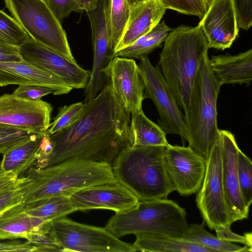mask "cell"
Segmentation results:
<instances>
[{
  "label": "cell",
  "instance_id": "1",
  "mask_svg": "<svg viewBox=\"0 0 252 252\" xmlns=\"http://www.w3.org/2000/svg\"><path fill=\"white\" fill-rule=\"evenodd\" d=\"M78 119L64 129L50 135L52 149L36 168L81 159L111 166L120 152L131 146L130 117L126 113L106 83L99 93L85 103Z\"/></svg>",
  "mask_w": 252,
  "mask_h": 252
},
{
  "label": "cell",
  "instance_id": "2",
  "mask_svg": "<svg viewBox=\"0 0 252 252\" xmlns=\"http://www.w3.org/2000/svg\"><path fill=\"white\" fill-rule=\"evenodd\" d=\"M208 42L201 27L180 26L168 33L159 55L161 72L181 109L188 108L199 68L208 56Z\"/></svg>",
  "mask_w": 252,
  "mask_h": 252
},
{
  "label": "cell",
  "instance_id": "3",
  "mask_svg": "<svg viewBox=\"0 0 252 252\" xmlns=\"http://www.w3.org/2000/svg\"><path fill=\"white\" fill-rule=\"evenodd\" d=\"M163 146H129L112 165L116 180L139 201L167 198L174 191L164 162Z\"/></svg>",
  "mask_w": 252,
  "mask_h": 252
},
{
  "label": "cell",
  "instance_id": "4",
  "mask_svg": "<svg viewBox=\"0 0 252 252\" xmlns=\"http://www.w3.org/2000/svg\"><path fill=\"white\" fill-rule=\"evenodd\" d=\"M27 176L33 183L23 203L70 196L84 188L117 182L110 164L81 159L69 160L45 168L31 167Z\"/></svg>",
  "mask_w": 252,
  "mask_h": 252
},
{
  "label": "cell",
  "instance_id": "5",
  "mask_svg": "<svg viewBox=\"0 0 252 252\" xmlns=\"http://www.w3.org/2000/svg\"><path fill=\"white\" fill-rule=\"evenodd\" d=\"M222 85L207 56L197 73L184 119L189 146L206 161L219 134L217 103Z\"/></svg>",
  "mask_w": 252,
  "mask_h": 252
},
{
  "label": "cell",
  "instance_id": "6",
  "mask_svg": "<svg viewBox=\"0 0 252 252\" xmlns=\"http://www.w3.org/2000/svg\"><path fill=\"white\" fill-rule=\"evenodd\" d=\"M186 217V210L172 200L139 201L133 208L116 213L105 227L118 238L155 234L180 239L189 228Z\"/></svg>",
  "mask_w": 252,
  "mask_h": 252
},
{
  "label": "cell",
  "instance_id": "7",
  "mask_svg": "<svg viewBox=\"0 0 252 252\" xmlns=\"http://www.w3.org/2000/svg\"><path fill=\"white\" fill-rule=\"evenodd\" d=\"M12 17L36 41L77 63L61 22L45 0H4Z\"/></svg>",
  "mask_w": 252,
  "mask_h": 252
},
{
  "label": "cell",
  "instance_id": "8",
  "mask_svg": "<svg viewBox=\"0 0 252 252\" xmlns=\"http://www.w3.org/2000/svg\"><path fill=\"white\" fill-rule=\"evenodd\" d=\"M50 231L62 252H134L126 243L105 227L81 223L66 216L50 222Z\"/></svg>",
  "mask_w": 252,
  "mask_h": 252
},
{
  "label": "cell",
  "instance_id": "9",
  "mask_svg": "<svg viewBox=\"0 0 252 252\" xmlns=\"http://www.w3.org/2000/svg\"><path fill=\"white\" fill-rule=\"evenodd\" d=\"M195 201L203 222L211 230L219 226L230 228L233 223L226 202L222 183L219 132L206 160L205 174Z\"/></svg>",
  "mask_w": 252,
  "mask_h": 252
},
{
  "label": "cell",
  "instance_id": "10",
  "mask_svg": "<svg viewBox=\"0 0 252 252\" xmlns=\"http://www.w3.org/2000/svg\"><path fill=\"white\" fill-rule=\"evenodd\" d=\"M145 84L144 97L151 99L158 110L159 126L166 134H177L183 143L187 142L184 115L158 65L154 66L147 55L138 59Z\"/></svg>",
  "mask_w": 252,
  "mask_h": 252
},
{
  "label": "cell",
  "instance_id": "11",
  "mask_svg": "<svg viewBox=\"0 0 252 252\" xmlns=\"http://www.w3.org/2000/svg\"><path fill=\"white\" fill-rule=\"evenodd\" d=\"M109 0H100L95 9L86 12L92 29L94 60L85 89L84 103L94 98L103 88L106 83L105 70L115 57L108 17Z\"/></svg>",
  "mask_w": 252,
  "mask_h": 252
},
{
  "label": "cell",
  "instance_id": "12",
  "mask_svg": "<svg viewBox=\"0 0 252 252\" xmlns=\"http://www.w3.org/2000/svg\"><path fill=\"white\" fill-rule=\"evenodd\" d=\"M164 162L166 172L179 194L187 196L201 188L205 174L206 161L189 146L171 145L166 147Z\"/></svg>",
  "mask_w": 252,
  "mask_h": 252
},
{
  "label": "cell",
  "instance_id": "13",
  "mask_svg": "<svg viewBox=\"0 0 252 252\" xmlns=\"http://www.w3.org/2000/svg\"><path fill=\"white\" fill-rule=\"evenodd\" d=\"M23 60L61 79L72 89H85L91 71L81 67L30 36L18 46Z\"/></svg>",
  "mask_w": 252,
  "mask_h": 252
},
{
  "label": "cell",
  "instance_id": "14",
  "mask_svg": "<svg viewBox=\"0 0 252 252\" xmlns=\"http://www.w3.org/2000/svg\"><path fill=\"white\" fill-rule=\"evenodd\" d=\"M105 74L106 83L127 116L130 117L133 113L142 109L145 84L134 60L115 57Z\"/></svg>",
  "mask_w": 252,
  "mask_h": 252
},
{
  "label": "cell",
  "instance_id": "15",
  "mask_svg": "<svg viewBox=\"0 0 252 252\" xmlns=\"http://www.w3.org/2000/svg\"><path fill=\"white\" fill-rule=\"evenodd\" d=\"M53 107L42 100L32 101L12 94L0 96V123L45 132L50 126Z\"/></svg>",
  "mask_w": 252,
  "mask_h": 252
},
{
  "label": "cell",
  "instance_id": "16",
  "mask_svg": "<svg viewBox=\"0 0 252 252\" xmlns=\"http://www.w3.org/2000/svg\"><path fill=\"white\" fill-rule=\"evenodd\" d=\"M70 199L76 211L107 209L116 213L131 209L139 201L117 181L82 189L73 193Z\"/></svg>",
  "mask_w": 252,
  "mask_h": 252
},
{
  "label": "cell",
  "instance_id": "17",
  "mask_svg": "<svg viewBox=\"0 0 252 252\" xmlns=\"http://www.w3.org/2000/svg\"><path fill=\"white\" fill-rule=\"evenodd\" d=\"M209 48H229L238 36L239 27L234 0H211L207 11L198 24Z\"/></svg>",
  "mask_w": 252,
  "mask_h": 252
},
{
  "label": "cell",
  "instance_id": "18",
  "mask_svg": "<svg viewBox=\"0 0 252 252\" xmlns=\"http://www.w3.org/2000/svg\"><path fill=\"white\" fill-rule=\"evenodd\" d=\"M222 157V179L225 198L231 220L234 222L247 219L249 207L243 199L238 178L237 156L239 149L234 135L226 130H219Z\"/></svg>",
  "mask_w": 252,
  "mask_h": 252
},
{
  "label": "cell",
  "instance_id": "19",
  "mask_svg": "<svg viewBox=\"0 0 252 252\" xmlns=\"http://www.w3.org/2000/svg\"><path fill=\"white\" fill-rule=\"evenodd\" d=\"M8 85H37L54 90V95L68 94L73 89L52 73L23 60L0 62V86Z\"/></svg>",
  "mask_w": 252,
  "mask_h": 252
},
{
  "label": "cell",
  "instance_id": "20",
  "mask_svg": "<svg viewBox=\"0 0 252 252\" xmlns=\"http://www.w3.org/2000/svg\"><path fill=\"white\" fill-rule=\"evenodd\" d=\"M159 0H138L132 6L123 34L114 53L133 43L151 31L165 13Z\"/></svg>",
  "mask_w": 252,
  "mask_h": 252
},
{
  "label": "cell",
  "instance_id": "21",
  "mask_svg": "<svg viewBox=\"0 0 252 252\" xmlns=\"http://www.w3.org/2000/svg\"><path fill=\"white\" fill-rule=\"evenodd\" d=\"M210 66L219 82L223 84H246L252 80V49L236 55L213 56Z\"/></svg>",
  "mask_w": 252,
  "mask_h": 252
},
{
  "label": "cell",
  "instance_id": "22",
  "mask_svg": "<svg viewBox=\"0 0 252 252\" xmlns=\"http://www.w3.org/2000/svg\"><path fill=\"white\" fill-rule=\"evenodd\" d=\"M50 221L27 214L21 204L0 214V240L25 238L46 229Z\"/></svg>",
  "mask_w": 252,
  "mask_h": 252
},
{
  "label": "cell",
  "instance_id": "23",
  "mask_svg": "<svg viewBox=\"0 0 252 252\" xmlns=\"http://www.w3.org/2000/svg\"><path fill=\"white\" fill-rule=\"evenodd\" d=\"M135 251L149 252H216L211 248L181 239L155 234H137Z\"/></svg>",
  "mask_w": 252,
  "mask_h": 252
},
{
  "label": "cell",
  "instance_id": "24",
  "mask_svg": "<svg viewBox=\"0 0 252 252\" xmlns=\"http://www.w3.org/2000/svg\"><path fill=\"white\" fill-rule=\"evenodd\" d=\"M44 133L4 154L0 164V173L10 172L19 177L21 174L31 168L38 158Z\"/></svg>",
  "mask_w": 252,
  "mask_h": 252
},
{
  "label": "cell",
  "instance_id": "25",
  "mask_svg": "<svg viewBox=\"0 0 252 252\" xmlns=\"http://www.w3.org/2000/svg\"><path fill=\"white\" fill-rule=\"evenodd\" d=\"M131 146H163L167 147L166 133L148 119L142 109L131 114L129 124Z\"/></svg>",
  "mask_w": 252,
  "mask_h": 252
},
{
  "label": "cell",
  "instance_id": "26",
  "mask_svg": "<svg viewBox=\"0 0 252 252\" xmlns=\"http://www.w3.org/2000/svg\"><path fill=\"white\" fill-rule=\"evenodd\" d=\"M24 211L30 216L51 221L76 211L72 206L70 196H53L28 203H22Z\"/></svg>",
  "mask_w": 252,
  "mask_h": 252
},
{
  "label": "cell",
  "instance_id": "27",
  "mask_svg": "<svg viewBox=\"0 0 252 252\" xmlns=\"http://www.w3.org/2000/svg\"><path fill=\"white\" fill-rule=\"evenodd\" d=\"M171 30L164 21L159 23L151 31L131 45L115 52L114 56L139 59L142 56H148L164 42Z\"/></svg>",
  "mask_w": 252,
  "mask_h": 252
},
{
  "label": "cell",
  "instance_id": "28",
  "mask_svg": "<svg viewBox=\"0 0 252 252\" xmlns=\"http://www.w3.org/2000/svg\"><path fill=\"white\" fill-rule=\"evenodd\" d=\"M188 242L198 244L213 249L216 252H252V248L241 247L232 243L222 241L217 236L207 231L205 223L191 224L187 231L180 238Z\"/></svg>",
  "mask_w": 252,
  "mask_h": 252
},
{
  "label": "cell",
  "instance_id": "29",
  "mask_svg": "<svg viewBox=\"0 0 252 252\" xmlns=\"http://www.w3.org/2000/svg\"><path fill=\"white\" fill-rule=\"evenodd\" d=\"M138 0H109L108 17L111 40L115 49L128 20L133 5Z\"/></svg>",
  "mask_w": 252,
  "mask_h": 252
},
{
  "label": "cell",
  "instance_id": "30",
  "mask_svg": "<svg viewBox=\"0 0 252 252\" xmlns=\"http://www.w3.org/2000/svg\"><path fill=\"white\" fill-rule=\"evenodd\" d=\"M39 134L29 129L0 123V154L3 155Z\"/></svg>",
  "mask_w": 252,
  "mask_h": 252
},
{
  "label": "cell",
  "instance_id": "31",
  "mask_svg": "<svg viewBox=\"0 0 252 252\" xmlns=\"http://www.w3.org/2000/svg\"><path fill=\"white\" fill-rule=\"evenodd\" d=\"M29 36L12 16L0 10V41L19 46Z\"/></svg>",
  "mask_w": 252,
  "mask_h": 252
},
{
  "label": "cell",
  "instance_id": "32",
  "mask_svg": "<svg viewBox=\"0 0 252 252\" xmlns=\"http://www.w3.org/2000/svg\"><path fill=\"white\" fill-rule=\"evenodd\" d=\"M237 171L241 193L246 206L252 202V162L240 149L237 156Z\"/></svg>",
  "mask_w": 252,
  "mask_h": 252
},
{
  "label": "cell",
  "instance_id": "33",
  "mask_svg": "<svg viewBox=\"0 0 252 252\" xmlns=\"http://www.w3.org/2000/svg\"><path fill=\"white\" fill-rule=\"evenodd\" d=\"M33 181L28 177H20L18 184L13 188L0 194V214L23 203L27 193L31 190Z\"/></svg>",
  "mask_w": 252,
  "mask_h": 252
},
{
  "label": "cell",
  "instance_id": "34",
  "mask_svg": "<svg viewBox=\"0 0 252 252\" xmlns=\"http://www.w3.org/2000/svg\"><path fill=\"white\" fill-rule=\"evenodd\" d=\"M85 106V103L79 102L61 107L46 132L49 135H52L70 126L78 119Z\"/></svg>",
  "mask_w": 252,
  "mask_h": 252
},
{
  "label": "cell",
  "instance_id": "35",
  "mask_svg": "<svg viewBox=\"0 0 252 252\" xmlns=\"http://www.w3.org/2000/svg\"><path fill=\"white\" fill-rule=\"evenodd\" d=\"M166 9L198 17L200 20L208 10L211 0H159Z\"/></svg>",
  "mask_w": 252,
  "mask_h": 252
},
{
  "label": "cell",
  "instance_id": "36",
  "mask_svg": "<svg viewBox=\"0 0 252 252\" xmlns=\"http://www.w3.org/2000/svg\"><path fill=\"white\" fill-rule=\"evenodd\" d=\"M26 239L36 246L38 252H62L50 231V225L43 230L29 234Z\"/></svg>",
  "mask_w": 252,
  "mask_h": 252
},
{
  "label": "cell",
  "instance_id": "37",
  "mask_svg": "<svg viewBox=\"0 0 252 252\" xmlns=\"http://www.w3.org/2000/svg\"><path fill=\"white\" fill-rule=\"evenodd\" d=\"M54 93L53 89L48 87L37 85H19L12 94L19 98L37 101L50 94H54Z\"/></svg>",
  "mask_w": 252,
  "mask_h": 252
},
{
  "label": "cell",
  "instance_id": "38",
  "mask_svg": "<svg viewBox=\"0 0 252 252\" xmlns=\"http://www.w3.org/2000/svg\"><path fill=\"white\" fill-rule=\"evenodd\" d=\"M50 9L61 22L73 12L82 10L76 0H45Z\"/></svg>",
  "mask_w": 252,
  "mask_h": 252
},
{
  "label": "cell",
  "instance_id": "39",
  "mask_svg": "<svg viewBox=\"0 0 252 252\" xmlns=\"http://www.w3.org/2000/svg\"><path fill=\"white\" fill-rule=\"evenodd\" d=\"M239 28L248 30L252 25V0H234Z\"/></svg>",
  "mask_w": 252,
  "mask_h": 252
},
{
  "label": "cell",
  "instance_id": "40",
  "mask_svg": "<svg viewBox=\"0 0 252 252\" xmlns=\"http://www.w3.org/2000/svg\"><path fill=\"white\" fill-rule=\"evenodd\" d=\"M214 230L216 232V236L222 241L240 243L248 247L252 246V235L251 232L240 235L231 231L230 228L225 226H219Z\"/></svg>",
  "mask_w": 252,
  "mask_h": 252
},
{
  "label": "cell",
  "instance_id": "41",
  "mask_svg": "<svg viewBox=\"0 0 252 252\" xmlns=\"http://www.w3.org/2000/svg\"><path fill=\"white\" fill-rule=\"evenodd\" d=\"M0 252H38V248L30 242L10 241L0 242Z\"/></svg>",
  "mask_w": 252,
  "mask_h": 252
},
{
  "label": "cell",
  "instance_id": "42",
  "mask_svg": "<svg viewBox=\"0 0 252 252\" xmlns=\"http://www.w3.org/2000/svg\"><path fill=\"white\" fill-rule=\"evenodd\" d=\"M23 61L19 48L0 41V62H18Z\"/></svg>",
  "mask_w": 252,
  "mask_h": 252
},
{
  "label": "cell",
  "instance_id": "43",
  "mask_svg": "<svg viewBox=\"0 0 252 252\" xmlns=\"http://www.w3.org/2000/svg\"><path fill=\"white\" fill-rule=\"evenodd\" d=\"M20 180V177L12 173H0V194L15 187Z\"/></svg>",
  "mask_w": 252,
  "mask_h": 252
},
{
  "label": "cell",
  "instance_id": "44",
  "mask_svg": "<svg viewBox=\"0 0 252 252\" xmlns=\"http://www.w3.org/2000/svg\"><path fill=\"white\" fill-rule=\"evenodd\" d=\"M82 11L86 12L95 9L98 5L100 0H76Z\"/></svg>",
  "mask_w": 252,
  "mask_h": 252
}]
</instances>
